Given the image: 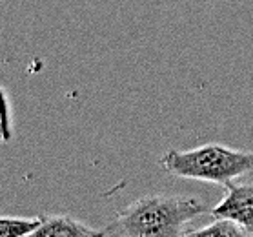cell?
Returning a JSON list of instances; mask_svg holds the SVG:
<instances>
[{
  "mask_svg": "<svg viewBox=\"0 0 253 237\" xmlns=\"http://www.w3.org/2000/svg\"><path fill=\"white\" fill-rule=\"evenodd\" d=\"M206 214H211V208L195 197L150 193L122 208L102 234L126 237L186 236V226Z\"/></svg>",
  "mask_w": 253,
  "mask_h": 237,
  "instance_id": "cell-1",
  "label": "cell"
},
{
  "mask_svg": "<svg viewBox=\"0 0 253 237\" xmlns=\"http://www.w3.org/2000/svg\"><path fill=\"white\" fill-rule=\"evenodd\" d=\"M169 175L228 186L253 172V151L208 142L191 150H168L159 159Z\"/></svg>",
  "mask_w": 253,
  "mask_h": 237,
  "instance_id": "cell-2",
  "label": "cell"
},
{
  "mask_svg": "<svg viewBox=\"0 0 253 237\" xmlns=\"http://www.w3.org/2000/svg\"><path fill=\"white\" fill-rule=\"evenodd\" d=\"M213 217L235 221L253 236V183H231L226 186V193L219 204L211 208Z\"/></svg>",
  "mask_w": 253,
  "mask_h": 237,
  "instance_id": "cell-3",
  "label": "cell"
},
{
  "mask_svg": "<svg viewBox=\"0 0 253 237\" xmlns=\"http://www.w3.org/2000/svg\"><path fill=\"white\" fill-rule=\"evenodd\" d=\"M35 237H87L102 236V230H95L82 221L69 215H42V225L33 234Z\"/></svg>",
  "mask_w": 253,
  "mask_h": 237,
  "instance_id": "cell-4",
  "label": "cell"
},
{
  "mask_svg": "<svg viewBox=\"0 0 253 237\" xmlns=\"http://www.w3.org/2000/svg\"><path fill=\"white\" fill-rule=\"evenodd\" d=\"M42 225V215L35 217H0V237L33 236Z\"/></svg>",
  "mask_w": 253,
  "mask_h": 237,
  "instance_id": "cell-5",
  "label": "cell"
},
{
  "mask_svg": "<svg viewBox=\"0 0 253 237\" xmlns=\"http://www.w3.org/2000/svg\"><path fill=\"white\" fill-rule=\"evenodd\" d=\"M186 236H210V237H242L248 236L246 230L235 221L224 219V217H213V223L197 228V230H188Z\"/></svg>",
  "mask_w": 253,
  "mask_h": 237,
  "instance_id": "cell-6",
  "label": "cell"
},
{
  "mask_svg": "<svg viewBox=\"0 0 253 237\" xmlns=\"http://www.w3.org/2000/svg\"><path fill=\"white\" fill-rule=\"evenodd\" d=\"M0 95H2V141L7 142L11 141L13 132H15L13 130V104L6 88H2Z\"/></svg>",
  "mask_w": 253,
  "mask_h": 237,
  "instance_id": "cell-7",
  "label": "cell"
}]
</instances>
